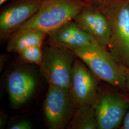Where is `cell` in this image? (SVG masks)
Returning <instances> with one entry per match:
<instances>
[{
  "mask_svg": "<svg viewBox=\"0 0 129 129\" xmlns=\"http://www.w3.org/2000/svg\"><path fill=\"white\" fill-rule=\"evenodd\" d=\"M98 80L82 60H75L70 90L76 106L93 104L98 91Z\"/></svg>",
  "mask_w": 129,
  "mask_h": 129,
  "instance_id": "7",
  "label": "cell"
},
{
  "mask_svg": "<svg viewBox=\"0 0 129 129\" xmlns=\"http://www.w3.org/2000/svg\"><path fill=\"white\" fill-rule=\"evenodd\" d=\"M75 56L72 49L65 46L53 43L46 46L40 64L42 76L49 84L70 88Z\"/></svg>",
  "mask_w": 129,
  "mask_h": 129,
  "instance_id": "4",
  "label": "cell"
},
{
  "mask_svg": "<svg viewBox=\"0 0 129 129\" xmlns=\"http://www.w3.org/2000/svg\"><path fill=\"white\" fill-rule=\"evenodd\" d=\"M42 0H26L5 10L0 15L2 36L12 33L26 22L39 9Z\"/></svg>",
  "mask_w": 129,
  "mask_h": 129,
  "instance_id": "10",
  "label": "cell"
},
{
  "mask_svg": "<svg viewBox=\"0 0 129 129\" xmlns=\"http://www.w3.org/2000/svg\"><path fill=\"white\" fill-rule=\"evenodd\" d=\"M67 128L98 129L97 119L93 104L79 105L76 106L74 114Z\"/></svg>",
  "mask_w": 129,
  "mask_h": 129,
  "instance_id": "12",
  "label": "cell"
},
{
  "mask_svg": "<svg viewBox=\"0 0 129 129\" xmlns=\"http://www.w3.org/2000/svg\"><path fill=\"white\" fill-rule=\"evenodd\" d=\"M112 0H85L88 4H92L95 5V6L98 7L111 2Z\"/></svg>",
  "mask_w": 129,
  "mask_h": 129,
  "instance_id": "17",
  "label": "cell"
},
{
  "mask_svg": "<svg viewBox=\"0 0 129 129\" xmlns=\"http://www.w3.org/2000/svg\"><path fill=\"white\" fill-rule=\"evenodd\" d=\"M47 35L52 43L71 49L98 43L92 36L79 27L75 21H72L48 34Z\"/></svg>",
  "mask_w": 129,
  "mask_h": 129,
  "instance_id": "11",
  "label": "cell"
},
{
  "mask_svg": "<svg viewBox=\"0 0 129 129\" xmlns=\"http://www.w3.org/2000/svg\"><path fill=\"white\" fill-rule=\"evenodd\" d=\"M32 124L29 120H23L17 122L10 127V129H31Z\"/></svg>",
  "mask_w": 129,
  "mask_h": 129,
  "instance_id": "15",
  "label": "cell"
},
{
  "mask_svg": "<svg viewBox=\"0 0 129 129\" xmlns=\"http://www.w3.org/2000/svg\"><path fill=\"white\" fill-rule=\"evenodd\" d=\"M128 1H129V0H128Z\"/></svg>",
  "mask_w": 129,
  "mask_h": 129,
  "instance_id": "21",
  "label": "cell"
},
{
  "mask_svg": "<svg viewBox=\"0 0 129 129\" xmlns=\"http://www.w3.org/2000/svg\"><path fill=\"white\" fill-rule=\"evenodd\" d=\"M126 92H128L129 94V70H128V74L127 76L126 83Z\"/></svg>",
  "mask_w": 129,
  "mask_h": 129,
  "instance_id": "19",
  "label": "cell"
},
{
  "mask_svg": "<svg viewBox=\"0 0 129 129\" xmlns=\"http://www.w3.org/2000/svg\"><path fill=\"white\" fill-rule=\"evenodd\" d=\"M6 121V118L5 114L1 112V118H0V127L1 129L5 127V123Z\"/></svg>",
  "mask_w": 129,
  "mask_h": 129,
  "instance_id": "18",
  "label": "cell"
},
{
  "mask_svg": "<svg viewBox=\"0 0 129 129\" xmlns=\"http://www.w3.org/2000/svg\"><path fill=\"white\" fill-rule=\"evenodd\" d=\"M87 5L81 0H42L37 12L12 33L10 39L33 31L47 35L74 19Z\"/></svg>",
  "mask_w": 129,
  "mask_h": 129,
  "instance_id": "1",
  "label": "cell"
},
{
  "mask_svg": "<svg viewBox=\"0 0 129 129\" xmlns=\"http://www.w3.org/2000/svg\"><path fill=\"white\" fill-rule=\"evenodd\" d=\"M37 84L35 74L24 67L13 69L6 79V87L10 101L14 108L23 106L30 100Z\"/></svg>",
  "mask_w": 129,
  "mask_h": 129,
  "instance_id": "8",
  "label": "cell"
},
{
  "mask_svg": "<svg viewBox=\"0 0 129 129\" xmlns=\"http://www.w3.org/2000/svg\"><path fill=\"white\" fill-rule=\"evenodd\" d=\"M120 129H129V108L125 115Z\"/></svg>",
  "mask_w": 129,
  "mask_h": 129,
  "instance_id": "16",
  "label": "cell"
},
{
  "mask_svg": "<svg viewBox=\"0 0 129 129\" xmlns=\"http://www.w3.org/2000/svg\"><path fill=\"white\" fill-rule=\"evenodd\" d=\"M72 50L99 80L126 91L128 69L116 58L107 47L96 43Z\"/></svg>",
  "mask_w": 129,
  "mask_h": 129,
  "instance_id": "2",
  "label": "cell"
},
{
  "mask_svg": "<svg viewBox=\"0 0 129 129\" xmlns=\"http://www.w3.org/2000/svg\"><path fill=\"white\" fill-rule=\"evenodd\" d=\"M108 20L111 39L108 49L129 70V2L112 0L97 7Z\"/></svg>",
  "mask_w": 129,
  "mask_h": 129,
  "instance_id": "3",
  "label": "cell"
},
{
  "mask_svg": "<svg viewBox=\"0 0 129 129\" xmlns=\"http://www.w3.org/2000/svg\"><path fill=\"white\" fill-rule=\"evenodd\" d=\"M8 1H9V0H0V5H3L4 3L7 2Z\"/></svg>",
  "mask_w": 129,
  "mask_h": 129,
  "instance_id": "20",
  "label": "cell"
},
{
  "mask_svg": "<svg viewBox=\"0 0 129 129\" xmlns=\"http://www.w3.org/2000/svg\"><path fill=\"white\" fill-rule=\"evenodd\" d=\"M47 35L46 33L33 31L25 33L10 39L7 46L8 52L18 53L24 49L34 46H41Z\"/></svg>",
  "mask_w": 129,
  "mask_h": 129,
  "instance_id": "13",
  "label": "cell"
},
{
  "mask_svg": "<svg viewBox=\"0 0 129 129\" xmlns=\"http://www.w3.org/2000/svg\"><path fill=\"white\" fill-rule=\"evenodd\" d=\"M93 106L98 129H118L129 108V99L115 90H98Z\"/></svg>",
  "mask_w": 129,
  "mask_h": 129,
  "instance_id": "5",
  "label": "cell"
},
{
  "mask_svg": "<svg viewBox=\"0 0 129 129\" xmlns=\"http://www.w3.org/2000/svg\"><path fill=\"white\" fill-rule=\"evenodd\" d=\"M20 57L29 63L40 64L43 58L41 46H34L24 49L17 53Z\"/></svg>",
  "mask_w": 129,
  "mask_h": 129,
  "instance_id": "14",
  "label": "cell"
},
{
  "mask_svg": "<svg viewBox=\"0 0 129 129\" xmlns=\"http://www.w3.org/2000/svg\"><path fill=\"white\" fill-rule=\"evenodd\" d=\"M76 107L69 88L49 84L44 112L49 129L67 128Z\"/></svg>",
  "mask_w": 129,
  "mask_h": 129,
  "instance_id": "6",
  "label": "cell"
},
{
  "mask_svg": "<svg viewBox=\"0 0 129 129\" xmlns=\"http://www.w3.org/2000/svg\"><path fill=\"white\" fill-rule=\"evenodd\" d=\"M74 21L101 45L108 47L111 30L105 15L96 6L86 5L75 17Z\"/></svg>",
  "mask_w": 129,
  "mask_h": 129,
  "instance_id": "9",
  "label": "cell"
}]
</instances>
